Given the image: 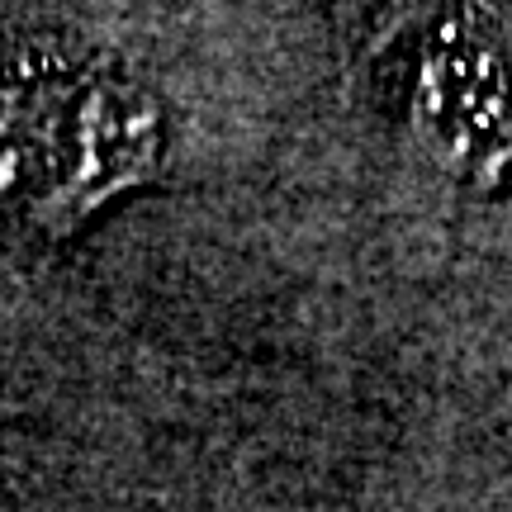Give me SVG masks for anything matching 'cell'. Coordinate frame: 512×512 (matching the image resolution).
Segmentation results:
<instances>
[{
    "instance_id": "cell-1",
    "label": "cell",
    "mask_w": 512,
    "mask_h": 512,
    "mask_svg": "<svg viewBox=\"0 0 512 512\" xmlns=\"http://www.w3.org/2000/svg\"><path fill=\"white\" fill-rule=\"evenodd\" d=\"M157 157V100L110 57H29L0 72V204L38 233H72L147 181Z\"/></svg>"
},
{
    "instance_id": "cell-2",
    "label": "cell",
    "mask_w": 512,
    "mask_h": 512,
    "mask_svg": "<svg viewBox=\"0 0 512 512\" xmlns=\"http://www.w3.org/2000/svg\"><path fill=\"white\" fill-rule=\"evenodd\" d=\"M408 114L432 157L498 181L512 171V34L484 10L437 19L418 48Z\"/></svg>"
}]
</instances>
